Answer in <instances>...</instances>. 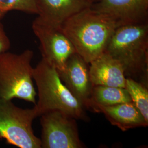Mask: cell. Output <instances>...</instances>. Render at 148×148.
I'll list each match as a JSON object with an SVG mask.
<instances>
[{
    "mask_svg": "<svg viewBox=\"0 0 148 148\" xmlns=\"http://www.w3.org/2000/svg\"><path fill=\"white\" fill-rule=\"evenodd\" d=\"M61 27L76 53L90 64L104 52L117 26L108 16L90 6L69 18Z\"/></svg>",
    "mask_w": 148,
    "mask_h": 148,
    "instance_id": "obj_1",
    "label": "cell"
},
{
    "mask_svg": "<svg viewBox=\"0 0 148 148\" xmlns=\"http://www.w3.org/2000/svg\"><path fill=\"white\" fill-rule=\"evenodd\" d=\"M104 52L121 63L126 77L148 86V22L117 27Z\"/></svg>",
    "mask_w": 148,
    "mask_h": 148,
    "instance_id": "obj_2",
    "label": "cell"
},
{
    "mask_svg": "<svg viewBox=\"0 0 148 148\" xmlns=\"http://www.w3.org/2000/svg\"><path fill=\"white\" fill-rule=\"evenodd\" d=\"M38 100L34 106L37 116L51 110H59L76 120H88L85 109L60 79L57 70L43 59L34 68Z\"/></svg>",
    "mask_w": 148,
    "mask_h": 148,
    "instance_id": "obj_3",
    "label": "cell"
},
{
    "mask_svg": "<svg viewBox=\"0 0 148 148\" xmlns=\"http://www.w3.org/2000/svg\"><path fill=\"white\" fill-rule=\"evenodd\" d=\"M33 56L30 49L20 54L8 51L0 54V98H17L36 104L31 64Z\"/></svg>",
    "mask_w": 148,
    "mask_h": 148,
    "instance_id": "obj_4",
    "label": "cell"
},
{
    "mask_svg": "<svg viewBox=\"0 0 148 148\" xmlns=\"http://www.w3.org/2000/svg\"><path fill=\"white\" fill-rule=\"evenodd\" d=\"M35 108L22 109L12 100L0 98V138L20 148H41V139L32 129Z\"/></svg>",
    "mask_w": 148,
    "mask_h": 148,
    "instance_id": "obj_5",
    "label": "cell"
},
{
    "mask_svg": "<svg viewBox=\"0 0 148 148\" xmlns=\"http://www.w3.org/2000/svg\"><path fill=\"white\" fill-rule=\"evenodd\" d=\"M32 29L40 42L42 59L57 71L62 70L67 60L76 52L61 26L48 23L37 16L32 23Z\"/></svg>",
    "mask_w": 148,
    "mask_h": 148,
    "instance_id": "obj_6",
    "label": "cell"
},
{
    "mask_svg": "<svg viewBox=\"0 0 148 148\" xmlns=\"http://www.w3.org/2000/svg\"><path fill=\"white\" fill-rule=\"evenodd\" d=\"M42 148H81L76 119L59 110H51L41 116Z\"/></svg>",
    "mask_w": 148,
    "mask_h": 148,
    "instance_id": "obj_7",
    "label": "cell"
},
{
    "mask_svg": "<svg viewBox=\"0 0 148 148\" xmlns=\"http://www.w3.org/2000/svg\"><path fill=\"white\" fill-rule=\"evenodd\" d=\"M88 65L76 52L67 60L64 69L57 72L64 85L85 109L91 111L90 99L94 85L90 77Z\"/></svg>",
    "mask_w": 148,
    "mask_h": 148,
    "instance_id": "obj_8",
    "label": "cell"
},
{
    "mask_svg": "<svg viewBox=\"0 0 148 148\" xmlns=\"http://www.w3.org/2000/svg\"><path fill=\"white\" fill-rule=\"evenodd\" d=\"M91 7L108 16L117 27L148 22V0H95Z\"/></svg>",
    "mask_w": 148,
    "mask_h": 148,
    "instance_id": "obj_9",
    "label": "cell"
},
{
    "mask_svg": "<svg viewBox=\"0 0 148 148\" xmlns=\"http://www.w3.org/2000/svg\"><path fill=\"white\" fill-rule=\"evenodd\" d=\"M89 64L90 77L94 86L125 88L126 77L121 63L104 52Z\"/></svg>",
    "mask_w": 148,
    "mask_h": 148,
    "instance_id": "obj_10",
    "label": "cell"
},
{
    "mask_svg": "<svg viewBox=\"0 0 148 148\" xmlns=\"http://www.w3.org/2000/svg\"><path fill=\"white\" fill-rule=\"evenodd\" d=\"M93 3V0H37V16L51 24L61 26L64 21Z\"/></svg>",
    "mask_w": 148,
    "mask_h": 148,
    "instance_id": "obj_11",
    "label": "cell"
},
{
    "mask_svg": "<svg viewBox=\"0 0 148 148\" xmlns=\"http://www.w3.org/2000/svg\"><path fill=\"white\" fill-rule=\"evenodd\" d=\"M96 112L103 113L112 125L122 131L148 125V122L132 102L114 106H98Z\"/></svg>",
    "mask_w": 148,
    "mask_h": 148,
    "instance_id": "obj_12",
    "label": "cell"
},
{
    "mask_svg": "<svg viewBox=\"0 0 148 148\" xmlns=\"http://www.w3.org/2000/svg\"><path fill=\"white\" fill-rule=\"evenodd\" d=\"M91 111L96 112L98 106H111L132 102L125 88L97 85L93 87L90 99Z\"/></svg>",
    "mask_w": 148,
    "mask_h": 148,
    "instance_id": "obj_13",
    "label": "cell"
},
{
    "mask_svg": "<svg viewBox=\"0 0 148 148\" xmlns=\"http://www.w3.org/2000/svg\"><path fill=\"white\" fill-rule=\"evenodd\" d=\"M125 88L127 90L132 102L148 122V86L130 77H126Z\"/></svg>",
    "mask_w": 148,
    "mask_h": 148,
    "instance_id": "obj_14",
    "label": "cell"
},
{
    "mask_svg": "<svg viewBox=\"0 0 148 148\" xmlns=\"http://www.w3.org/2000/svg\"><path fill=\"white\" fill-rule=\"evenodd\" d=\"M12 11L37 15V0H0V21Z\"/></svg>",
    "mask_w": 148,
    "mask_h": 148,
    "instance_id": "obj_15",
    "label": "cell"
},
{
    "mask_svg": "<svg viewBox=\"0 0 148 148\" xmlns=\"http://www.w3.org/2000/svg\"><path fill=\"white\" fill-rule=\"evenodd\" d=\"M10 47V40L5 32L3 25L0 21V54L8 51Z\"/></svg>",
    "mask_w": 148,
    "mask_h": 148,
    "instance_id": "obj_16",
    "label": "cell"
},
{
    "mask_svg": "<svg viewBox=\"0 0 148 148\" xmlns=\"http://www.w3.org/2000/svg\"><path fill=\"white\" fill-rule=\"evenodd\" d=\"M93 2H94V1H95V0H93Z\"/></svg>",
    "mask_w": 148,
    "mask_h": 148,
    "instance_id": "obj_17",
    "label": "cell"
}]
</instances>
